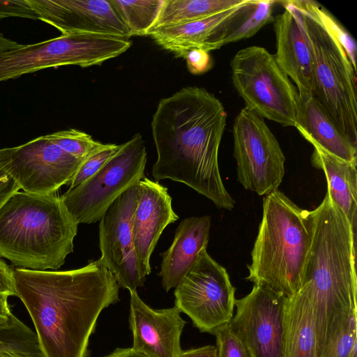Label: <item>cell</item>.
<instances>
[{
    "label": "cell",
    "instance_id": "obj_30",
    "mask_svg": "<svg viewBox=\"0 0 357 357\" xmlns=\"http://www.w3.org/2000/svg\"><path fill=\"white\" fill-rule=\"evenodd\" d=\"M123 145L124 143L119 145L108 144L106 148L86 159L67 183L69 188L76 187L98 172L122 149Z\"/></svg>",
    "mask_w": 357,
    "mask_h": 357
},
{
    "label": "cell",
    "instance_id": "obj_33",
    "mask_svg": "<svg viewBox=\"0 0 357 357\" xmlns=\"http://www.w3.org/2000/svg\"><path fill=\"white\" fill-rule=\"evenodd\" d=\"M188 70L193 75H199L208 71L213 66V61L209 52L193 49L186 53L184 58Z\"/></svg>",
    "mask_w": 357,
    "mask_h": 357
},
{
    "label": "cell",
    "instance_id": "obj_3",
    "mask_svg": "<svg viewBox=\"0 0 357 357\" xmlns=\"http://www.w3.org/2000/svg\"><path fill=\"white\" fill-rule=\"evenodd\" d=\"M310 213L312 241L299 290L312 305L319 357L341 321L357 311L356 234L328 192Z\"/></svg>",
    "mask_w": 357,
    "mask_h": 357
},
{
    "label": "cell",
    "instance_id": "obj_9",
    "mask_svg": "<svg viewBox=\"0 0 357 357\" xmlns=\"http://www.w3.org/2000/svg\"><path fill=\"white\" fill-rule=\"evenodd\" d=\"M146 161L145 142L135 134L98 172L61 196L67 211L77 224L100 221L117 197L144 177Z\"/></svg>",
    "mask_w": 357,
    "mask_h": 357
},
{
    "label": "cell",
    "instance_id": "obj_14",
    "mask_svg": "<svg viewBox=\"0 0 357 357\" xmlns=\"http://www.w3.org/2000/svg\"><path fill=\"white\" fill-rule=\"evenodd\" d=\"M137 184L116 198L99 224L100 259L114 275L119 287L130 292L142 287L146 280L138 266L132 234Z\"/></svg>",
    "mask_w": 357,
    "mask_h": 357
},
{
    "label": "cell",
    "instance_id": "obj_15",
    "mask_svg": "<svg viewBox=\"0 0 357 357\" xmlns=\"http://www.w3.org/2000/svg\"><path fill=\"white\" fill-rule=\"evenodd\" d=\"M38 16L62 35L79 33L132 37L109 0H26Z\"/></svg>",
    "mask_w": 357,
    "mask_h": 357
},
{
    "label": "cell",
    "instance_id": "obj_29",
    "mask_svg": "<svg viewBox=\"0 0 357 357\" xmlns=\"http://www.w3.org/2000/svg\"><path fill=\"white\" fill-rule=\"evenodd\" d=\"M356 312L338 325L326 342L319 357H352L357 351Z\"/></svg>",
    "mask_w": 357,
    "mask_h": 357
},
{
    "label": "cell",
    "instance_id": "obj_27",
    "mask_svg": "<svg viewBox=\"0 0 357 357\" xmlns=\"http://www.w3.org/2000/svg\"><path fill=\"white\" fill-rule=\"evenodd\" d=\"M0 352L43 357L36 333L14 314L0 324Z\"/></svg>",
    "mask_w": 357,
    "mask_h": 357
},
{
    "label": "cell",
    "instance_id": "obj_25",
    "mask_svg": "<svg viewBox=\"0 0 357 357\" xmlns=\"http://www.w3.org/2000/svg\"><path fill=\"white\" fill-rule=\"evenodd\" d=\"M245 1L246 0H165L153 29L181 24L207 17L236 7Z\"/></svg>",
    "mask_w": 357,
    "mask_h": 357
},
{
    "label": "cell",
    "instance_id": "obj_6",
    "mask_svg": "<svg viewBox=\"0 0 357 357\" xmlns=\"http://www.w3.org/2000/svg\"><path fill=\"white\" fill-rule=\"evenodd\" d=\"M312 235L310 211L278 190L266 195L246 280L292 298L301 287Z\"/></svg>",
    "mask_w": 357,
    "mask_h": 357
},
{
    "label": "cell",
    "instance_id": "obj_26",
    "mask_svg": "<svg viewBox=\"0 0 357 357\" xmlns=\"http://www.w3.org/2000/svg\"><path fill=\"white\" fill-rule=\"evenodd\" d=\"M132 36H147L154 27L165 0H109Z\"/></svg>",
    "mask_w": 357,
    "mask_h": 357
},
{
    "label": "cell",
    "instance_id": "obj_24",
    "mask_svg": "<svg viewBox=\"0 0 357 357\" xmlns=\"http://www.w3.org/2000/svg\"><path fill=\"white\" fill-rule=\"evenodd\" d=\"M283 357H317L313 310L301 290L287 299Z\"/></svg>",
    "mask_w": 357,
    "mask_h": 357
},
{
    "label": "cell",
    "instance_id": "obj_17",
    "mask_svg": "<svg viewBox=\"0 0 357 357\" xmlns=\"http://www.w3.org/2000/svg\"><path fill=\"white\" fill-rule=\"evenodd\" d=\"M137 204L132 219L135 250L144 277L151 273L150 258L163 230L178 216L166 187L146 177L138 184Z\"/></svg>",
    "mask_w": 357,
    "mask_h": 357
},
{
    "label": "cell",
    "instance_id": "obj_21",
    "mask_svg": "<svg viewBox=\"0 0 357 357\" xmlns=\"http://www.w3.org/2000/svg\"><path fill=\"white\" fill-rule=\"evenodd\" d=\"M311 162L312 166L324 172L327 192L356 234L357 163L347 162L317 146H314Z\"/></svg>",
    "mask_w": 357,
    "mask_h": 357
},
{
    "label": "cell",
    "instance_id": "obj_19",
    "mask_svg": "<svg viewBox=\"0 0 357 357\" xmlns=\"http://www.w3.org/2000/svg\"><path fill=\"white\" fill-rule=\"evenodd\" d=\"M211 217H190L178 225L170 247L161 253L159 275L163 289L175 288L188 273L209 240Z\"/></svg>",
    "mask_w": 357,
    "mask_h": 357
},
{
    "label": "cell",
    "instance_id": "obj_18",
    "mask_svg": "<svg viewBox=\"0 0 357 357\" xmlns=\"http://www.w3.org/2000/svg\"><path fill=\"white\" fill-rule=\"evenodd\" d=\"M282 13L274 17L275 60L295 84L299 96L313 94V60L310 43L298 16L287 1Z\"/></svg>",
    "mask_w": 357,
    "mask_h": 357
},
{
    "label": "cell",
    "instance_id": "obj_2",
    "mask_svg": "<svg viewBox=\"0 0 357 357\" xmlns=\"http://www.w3.org/2000/svg\"><path fill=\"white\" fill-rule=\"evenodd\" d=\"M226 120L222 103L204 88L185 87L161 99L151 121L155 181L183 183L218 208L231 210L235 202L225 188L218 164Z\"/></svg>",
    "mask_w": 357,
    "mask_h": 357
},
{
    "label": "cell",
    "instance_id": "obj_37",
    "mask_svg": "<svg viewBox=\"0 0 357 357\" xmlns=\"http://www.w3.org/2000/svg\"><path fill=\"white\" fill-rule=\"evenodd\" d=\"M8 296L0 294V324L8 321L13 315L8 303Z\"/></svg>",
    "mask_w": 357,
    "mask_h": 357
},
{
    "label": "cell",
    "instance_id": "obj_38",
    "mask_svg": "<svg viewBox=\"0 0 357 357\" xmlns=\"http://www.w3.org/2000/svg\"><path fill=\"white\" fill-rule=\"evenodd\" d=\"M104 357H147L139 352L135 351L132 348L115 349L112 353Z\"/></svg>",
    "mask_w": 357,
    "mask_h": 357
},
{
    "label": "cell",
    "instance_id": "obj_28",
    "mask_svg": "<svg viewBox=\"0 0 357 357\" xmlns=\"http://www.w3.org/2000/svg\"><path fill=\"white\" fill-rule=\"evenodd\" d=\"M47 138L72 156L82 160L106 148L108 144L94 140L89 134L74 128L47 135Z\"/></svg>",
    "mask_w": 357,
    "mask_h": 357
},
{
    "label": "cell",
    "instance_id": "obj_35",
    "mask_svg": "<svg viewBox=\"0 0 357 357\" xmlns=\"http://www.w3.org/2000/svg\"><path fill=\"white\" fill-rule=\"evenodd\" d=\"M19 190L15 182L0 167V208Z\"/></svg>",
    "mask_w": 357,
    "mask_h": 357
},
{
    "label": "cell",
    "instance_id": "obj_34",
    "mask_svg": "<svg viewBox=\"0 0 357 357\" xmlns=\"http://www.w3.org/2000/svg\"><path fill=\"white\" fill-rule=\"evenodd\" d=\"M0 294L15 296L13 269L0 257Z\"/></svg>",
    "mask_w": 357,
    "mask_h": 357
},
{
    "label": "cell",
    "instance_id": "obj_5",
    "mask_svg": "<svg viewBox=\"0 0 357 357\" xmlns=\"http://www.w3.org/2000/svg\"><path fill=\"white\" fill-rule=\"evenodd\" d=\"M296 12L313 60V95L340 130L357 146L356 45L321 4L287 1Z\"/></svg>",
    "mask_w": 357,
    "mask_h": 357
},
{
    "label": "cell",
    "instance_id": "obj_22",
    "mask_svg": "<svg viewBox=\"0 0 357 357\" xmlns=\"http://www.w3.org/2000/svg\"><path fill=\"white\" fill-rule=\"evenodd\" d=\"M276 1L246 0L212 33L205 51L221 47L256 34L262 27L273 22V9Z\"/></svg>",
    "mask_w": 357,
    "mask_h": 357
},
{
    "label": "cell",
    "instance_id": "obj_10",
    "mask_svg": "<svg viewBox=\"0 0 357 357\" xmlns=\"http://www.w3.org/2000/svg\"><path fill=\"white\" fill-rule=\"evenodd\" d=\"M235 291L226 269L204 249L175 287V305L201 332L212 334L232 319Z\"/></svg>",
    "mask_w": 357,
    "mask_h": 357
},
{
    "label": "cell",
    "instance_id": "obj_11",
    "mask_svg": "<svg viewBox=\"0 0 357 357\" xmlns=\"http://www.w3.org/2000/svg\"><path fill=\"white\" fill-rule=\"evenodd\" d=\"M232 133L239 183L259 195L277 190L285 157L264 119L244 107L234 120Z\"/></svg>",
    "mask_w": 357,
    "mask_h": 357
},
{
    "label": "cell",
    "instance_id": "obj_8",
    "mask_svg": "<svg viewBox=\"0 0 357 357\" xmlns=\"http://www.w3.org/2000/svg\"><path fill=\"white\" fill-rule=\"evenodd\" d=\"M233 85L247 109L294 127L298 93L273 54L259 46L238 51L230 62Z\"/></svg>",
    "mask_w": 357,
    "mask_h": 357
},
{
    "label": "cell",
    "instance_id": "obj_1",
    "mask_svg": "<svg viewBox=\"0 0 357 357\" xmlns=\"http://www.w3.org/2000/svg\"><path fill=\"white\" fill-rule=\"evenodd\" d=\"M13 275L43 357H88L100 314L119 301L120 287L102 261L68 271L16 268Z\"/></svg>",
    "mask_w": 357,
    "mask_h": 357
},
{
    "label": "cell",
    "instance_id": "obj_16",
    "mask_svg": "<svg viewBox=\"0 0 357 357\" xmlns=\"http://www.w3.org/2000/svg\"><path fill=\"white\" fill-rule=\"evenodd\" d=\"M129 324L133 336V350L147 357H180L181 337L185 321L181 310L172 307L153 310L130 292Z\"/></svg>",
    "mask_w": 357,
    "mask_h": 357
},
{
    "label": "cell",
    "instance_id": "obj_40",
    "mask_svg": "<svg viewBox=\"0 0 357 357\" xmlns=\"http://www.w3.org/2000/svg\"><path fill=\"white\" fill-rule=\"evenodd\" d=\"M0 357H26L13 352H0Z\"/></svg>",
    "mask_w": 357,
    "mask_h": 357
},
{
    "label": "cell",
    "instance_id": "obj_41",
    "mask_svg": "<svg viewBox=\"0 0 357 357\" xmlns=\"http://www.w3.org/2000/svg\"><path fill=\"white\" fill-rule=\"evenodd\" d=\"M352 357H357V351L354 352Z\"/></svg>",
    "mask_w": 357,
    "mask_h": 357
},
{
    "label": "cell",
    "instance_id": "obj_31",
    "mask_svg": "<svg viewBox=\"0 0 357 357\" xmlns=\"http://www.w3.org/2000/svg\"><path fill=\"white\" fill-rule=\"evenodd\" d=\"M212 334L216 338L218 357H252L248 348L229 324L216 329Z\"/></svg>",
    "mask_w": 357,
    "mask_h": 357
},
{
    "label": "cell",
    "instance_id": "obj_12",
    "mask_svg": "<svg viewBox=\"0 0 357 357\" xmlns=\"http://www.w3.org/2000/svg\"><path fill=\"white\" fill-rule=\"evenodd\" d=\"M84 160L52 142L47 135L0 149V167L24 192L48 195L67 185Z\"/></svg>",
    "mask_w": 357,
    "mask_h": 357
},
{
    "label": "cell",
    "instance_id": "obj_39",
    "mask_svg": "<svg viewBox=\"0 0 357 357\" xmlns=\"http://www.w3.org/2000/svg\"><path fill=\"white\" fill-rule=\"evenodd\" d=\"M22 45L4 37L0 33V52L20 48Z\"/></svg>",
    "mask_w": 357,
    "mask_h": 357
},
{
    "label": "cell",
    "instance_id": "obj_32",
    "mask_svg": "<svg viewBox=\"0 0 357 357\" xmlns=\"http://www.w3.org/2000/svg\"><path fill=\"white\" fill-rule=\"evenodd\" d=\"M10 17L38 20V15L26 0H0V20Z\"/></svg>",
    "mask_w": 357,
    "mask_h": 357
},
{
    "label": "cell",
    "instance_id": "obj_4",
    "mask_svg": "<svg viewBox=\"0 0 357 357\" xmlns=\"http://www.w3.org/2000/svg\"><path fill=\"white\" fill-rule=\"evenodd\" d=\"M78 225L56 192L17 191L0 208V257L19 268L56 271L73 252Z\"/></svg>",
    "mask_w": 357,
    "mask_h": 357
},
{
    "label": "cell",
    "instance_id": "obj_36",
    "mask_svg": "<svg viewBox=\"0 0 357 357\" xmlns=\"http://www.w3.org/2000/svg\"><path fill=\"white\" fill-rule=\"evenodd\" d=\"M180 357H218V349L216 346H204L183 351Z\"/></svg>",
    "mask_w": 357,
    "mask_h": 357
},
{
    "label": "cell",
    "instance_id": "obj_23",
    "mask_svg": "<svg viewBox=\"0 0 357 357\" xmlns=\"http://www.w3.org/2000/svg\"><path fill=\"white\" fill-rule=\"evenodd\" d=\"M239 6L189 22L153 29L147 36H151L158 45L173 53L175 56L184 58L186 53L191 50H205L213 31Z\"/></svg>",
    "mask_w": 357,
    "mask_h": 357
},
{
    "label": "cell",
    "instance_id": "obj_20",
    "mask_svg": "<svg viewBox=\"0 0 357 357\" xmlns=\"http://www.w3.org/2000/svg\"><path fill=\"white\" fill-rule=\"evenodd\" d=\"M294 127L313 146L357 163V146L340 130L313 94L298 95Z\"/></svg>",
    "mask_w": 357,
    "mask_h": 357
},
{
    "label": "cell",
    "instance_id": "obj_7",
    "mask_svg": "<svg viewBox=\"0 0 357 357\" xmlns=\"http://www.w3.org/2000/svg\"><path fill=\"white\" fill-rule=\"evenodd\" d=\"M132 45L130 38L91 33L65 34L22 45L0 52V82L50 68L98 66L122 54Z\"/></svg>",
    "mask_w": 357,
    "mask_h": 357
},
{
    "label": "cell",
    "instance_id": "obj_13",
    "mask_svg": "<svg viewBox=\"0 0 357 357\" xmlns=\"http://www.w3.org/2000/svg\"><path fill=\"white\" fill-rule=\"evenodd\" d=\"M287 298L260 285L236 299L229 324L252 357H283Z\"/></svg>",
    "mask_w": 357,
    "mask_h": 357
}]
</instances>
